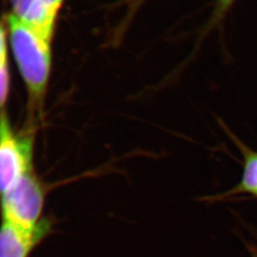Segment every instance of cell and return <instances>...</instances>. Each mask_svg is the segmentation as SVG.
<instances>
[{
	"label": "cell",
	"mask_w": 257,
	"mask_h": 257,
	"mask_svg": "<svg viewBox=\"0 0 257 257\" xmlns=\"http://www.w3.org/2000/svg\"><path fill=\"white\" fill-rule=\"evenodd\" d=\"M222 128L230 137V140L235 144L243 158V171L238 183L234 185L230 190L218 194H212L202 198L208 202H222L228 201L230 198L239 195H249L257 199V151L248 147L242 140H240L230 128L224 123Z\"/></svg>",
	"instance_id": "5b68a950"
},
{
	"label": "cell",
	"mask_w": 257,
	"mask_h": 257,
	"mask_svg": "<svg viewBox=\"0 0 257 257\" xmlns=\"http://www.w3.org/2000/svg\"><path fill=\"white\" fill-rule=\"evenodd\" d=\"M254 257H257V254H255V255H254Z\"/></svg>",
	"instance_id": "8fae6325"
},
{
	"label": "cell",
	"mask_w": 257,
	"mask_h": 257,
	"mask_svg": "<svg viewBox=\"0 0 257 257\" xmlns=\"http://www.w3.org/2000/svg\"><path fill=\"white\" fill-rule=\"evenodd\" d=\"M41 3L54 17L57 18L61 8L64 5L65 0H40Z\"/></svg>",
	"instance_id": "30bf717a"
},
{
	"label": "cell",
	"mask_w": 257,
	"mask_h": 257,
	"mask_svg": "<svg viewBox=\"0 0 257 257\" xmlns=\"http://www.w3.org/2000/svg\"><path fill=\"white\" fill-rule=\"evenodd\" d=\"M46 187L35 171L20 177L0 195L1 221L23 230H35L42 221Z\"/></svg>",
	"instance_id": "7a4b0ae2"
},
{
	"label": "cell",
	"mask_w": 257,
	"mask_h": 257,
	"mask_svg": "<svg viewBox=\"0 0 257 257\" xmlns=\"http://www.w3.org/2000/svg\"><path fill=\"white\" fill-rule=\"evenodd\" d=\"M145 1L146 0H123V5L127 7V11L126 16L124 17L122 23L120 24L119 29L121 32H124L125 29L128 27V25L131 24V20L135 17L137 12Z\"/></svg>",
	"instance_id": "52a82bcc"
},
{
	"label": "cell",
	"mask_w": 257,
	"mask_h": 257,
	"mask_svg": "<svg viewBox=\"0 0 257 257\" xmlns=\"http://www.w3.org/2000/svg\"><path fill=\"white\" fill-rule=\"evenodd\" d=\"M51 223L42 219L35 230H23L10 223L0 224V257H28L40 241L45 238Z\"/></svg>",
	"instance_id": "277c9868"
},
{
	"label": "cell",
	"mask_w": 257,
	"mask_h": 257,
	"mask_svg": "<svg viewBox=\"0 0 257 257\" xmlns=\"http://www.w3.org/2000/svg\"><path fill=\"white\" fill-rule=\"evenodd\" d=\"M235 1L236 0H216L215 10L213 11L212 22L216 23L218 20L223 19Z\"/></svg>",
	"instance_id": "9c48e42d"
},
{
	"label": "cell",
	"mask_w": 257,
	"mask_h": 257,
	"mask_svg": "<svg viewBox=\"0 0 257 257\" xmlns=\"http://www.w3.org/2000/svg\"><path fill=\"white\" fill-rule=\"evenodd\" d=\"M0 194H1V190H0Z\"/></svg>",
	"instance_id": "7c38bea8"
},
{
	"label": "cell",
	"mask_w": 257,
	"mask_h": 257,
	"mask_svg": "<svg viewBox=\"0 0 257 257\" xmlns=\"http://www.w3.org/2000/svg\"><path fill=\"white\" fill-rule=\"evenodd\" d=\"M34 130L16 132L5 110H0V190L6 191L34 171ZM1 195V194H0Z\"/></svg>",
	"instance_id": "3957f363"
},
{
	"label": "cell",
	"mask_w": 257,
	"mask_h": 257,
	"mask_svg": "<svg viewBox=\"0 0 257 257\" xmlns=\"http://www.w3.org/2000/svg\"><path fill=\"white\" fill-rule=\"evenodd\" d=\"M10 72L8 62V45L5 27L0 22V74Z\"/></svg>",
	"instance_id": "8992f818"
},
{
	"label": "cell",
	"mask_w": 257,
	"mask_h": 257,
	"mask_svg": "<svg viewBox=\"0 0 257 257\" xmlns=\"http://www.w3.org/2000/svg\"><path fill=\"white\" fill-rule=\"evenodd\" d=\"M6 24L11 51L24 82L32 116H41L53 66V41L41 37L13 15Z\"/></svg>",
	"instance_id": "6da1fadb"
},
{
	"label": "cell",
	"mask_w": 257,
	"mask_h": 257,
	"mask_svg": "<svg viewBox=\"0 0 257 257\" xmlns=\"http://www.w3.org/2000/svg\"><path fill=\"white\" fill-rule=\"evenodd\" d=\"M37 0H10L11 15L21 19Z\"/></svg>",
	"instance_id": "ba28073f"
}]
</instances>
